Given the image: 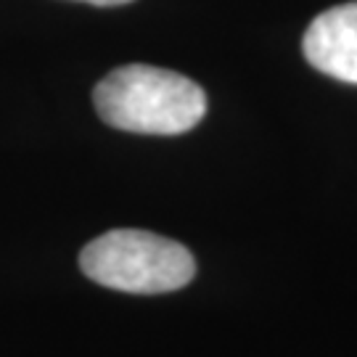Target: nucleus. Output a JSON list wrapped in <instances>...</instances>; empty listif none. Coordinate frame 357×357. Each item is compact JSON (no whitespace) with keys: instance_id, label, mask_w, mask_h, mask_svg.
<instances>
[{"instance_id":"3","label":"nucleus","mask_w":357,"mask_h":357,"mask_svg":"<svg viewBox=\"0 0 357 357\" xmlns=\"http://www.w3.org/2000/svg\"><path fill=\"white\" fill-rule=\"evenodd\" d=\"M302 51L318 72L357 85V0L315 16L307 26Z\"/></svg>"},{"instance_id":"2","label":"nucleus","mask_w":357,"mask_h":357,"mask_svg":"<svg viewBox=\"0 0 357 357\" xmlns=\"http://www.w3.org/2000/svg\"><path fill=\"white\" fill-rule=\"evenodd\" d=\"M79 268L90 281L125 294H167L196 275L193 255L183 243L149 230H109L82 249Z\"/></svg>"},{"instance_id":"1","label":"nucleus","mask_w":357,"mask_h":357,"mask_svg":"<svg viewBox=\"0 0 357 357\" xmlns=\"http://www.w3.org/2000/svg\"><path fill=\"white\" fill-rule=\"evenodd\" d=\"M106 125L141 135H180L206 114V96L193 79L149 64H128L103 77L93 90Z\"/></svg>"},{"instance_id":"4","label":"nucleus","mask_w":357,"mask_h":357,"mask_svg":"<svg viewBox=\"0 0 357 357\" xmlns=\"http://www.w3.org/2000/svg\"><path fill=\"white\" fill-rule=\"evenodd\" d=\"M82 3H90V6H125L132 0H82Z\"/></svg>"}]
</instances>
